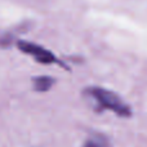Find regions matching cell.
I'll return each mask as SVG.
<instances>
[{
  "instance_id": "obj_1",
  "label": "cell",
  "mask_w": 147,
  "mask_h": 147,
  "mask_svg": "<svg viewBox=\"0 0 147 147\" xmlns=\"http://www.w3.org/2000/svg\"><path fill=\"white\" fill-rule=\"evenodd\" d=\"M88 93L96 99L98 106L103 110H110L119 116L124 117L130 115V107L114 92L99 88V86H92L88 89Z\"/></svg>"
},
{
  "instance_id": "obj_2",
  "label": "cell",
  "mask_w": 147,
  "mask_h": 147,
  "mask_svg": "<svg viewBox=\"0 0 147 147\" xmlns=\"http://www.w3.org/2000/svg\"><path fill=\"white\" fill-rule=\"evenodd\" d=\"M17 47L21 52L34 57L40 63L51 65V63H57L58 62V59L56 58V56L51 51H48V49L43 48L41 45H38L35 43H30V41H26V40H18Z\"/></svg>"
},
{
  "instance_id": "obj_3",
  "label": "cell",
  "mask_w": 147,
  "mask_h": 147,
  "mask_svg": "<svg viewBox=\"0 0 147 147\" xmlns=\"http://www.w3.org/2000/svg\"><path fill=\"white\" fill-rule=\"evenodd\" d=\"M54 80L49 76H38L34 79V88L38 92H47L52 88Z\"/></svg>"
},
{
  "instance_id": "obj_4",
  "label": "cell",
  "mask_w": 147,
  "mask_h": 147,
  "mask_svg": "<svg viewBox=\"0 0 147 147\" xmlns=\"http://www.w3.org/2000/svg\"><path fill=\"white\" fill-rule=\"evenodd\" d=\"M83 147H105V145L101 142H98V141H96V140H88L85 143H84Z\"/></svg>"
}]
</instances>
